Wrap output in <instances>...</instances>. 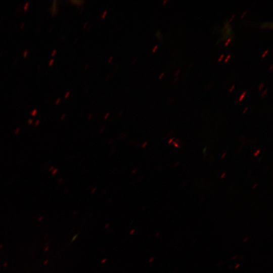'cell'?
Here are the masks:
<instances>
[{
    "mask_svg": "<svg viewBox=\"0 0 273 273\" xmlns=\"http://www.w3.org/2000/svg\"><path fill=\"white\" fill-rule=\"evenodd\" d=\"M19 130H20V129H19V128L17 129V130H16V131H15V133H16V134H18V132H19Z\"/></svg>",
    "mask_w": 273,
    "mask_h": 273,
    "instance_id": "33",
    "label": "cell"
},
{
    "mask_svg": "<svg viewBox=\"0 0 273 273\" xmlns=\"http://www.w3.org/2000/svg\"><path fill=\"white\" fill-rule=\"evenodd\" d=\"M32 121H33V120H32V119H29V120H28V123H29V124H31L32 123Z\"/></svg>",
    "mask_w": 273,
    "mask_h": 273,
    "instance_id": "31",
    "label": "cell"
},
{
    "mask_svg": "<svg viewBox=\"0 0 273 273\" xmlns=\"http://www.w3.org/2000/svg\"><path fill=\"white\" fill-rule=\"evenodd\" d=\"M234 16H235V14H234V15L232 16L230 20V21H231L232 20V19L234 18Z\"/></svg>",
    "mask_w": 273,
    "mask_h": 273,
    "instance_id": "37",
    "label": "cell"
},
{
    "mask_svg": "<svg viewBox=\"0 0 273 273\" xmlns=\"http://www.w3.org/2000/svg\"><path fill=\"white\" fill-rule=\"evenodd\" d=\"M153 259V258H151V260L150 261V262H151V261H152Z\"/></svg>",
    "mask_w": 273,
    "mask_h": 273,
    "instance_id": "52",
    "label": "cell"
},
{
    "mask_svg": "<svg viewBox=\"0 0 273 273\" xmlns=\"http://www.w3.org/2000/svg\"><path fill=\"white\" fill-rule=\"evenodd\" d=\"M96 190V188H94V189H93V190L91 191V193L92 194H93Z\"/></svg>",
    "mask_w": 273,
    "mask_h": 273,
    "instance_id": "28",
    "label": "cell"
},
{
    "mask_svg": "<svg viewBox=\"0 0 273 273\" xmlns=\"http://www.w3.org/2000/svg\"><path fill=\"white\" fill-rule=\"evenodd\" d=\"M230 57H231V55H229L227 56L226 58L224 60V62H226L229 60V59H230Z\"/></svg>",
    "mask_w": 273,
    "mask_h": 273,
    "instance_id": "19",
    "label": "cell"
},
{
    "mask_svg": "<svg viewBox=\"0 0 273 273\" xmlns=\"http://www.w3.org/2000/svg\"><path fill=\"white\" fill-rule=\"evenodd\" d=\"M248 239V237L246 238L243 240V242H246V241H247Z\"/></svg>",
    "mask_w": 273,
    "mask_h": 273,
    "instance_id": "40",
    "label": "cell"
},
{
    "mask_svg": "<svg viewBox=\"0 0 273 273\" xmlns=\"http://www.w3.org/2000/svg\"><path fill=\"white\" fill-rule=\"evenodd\" d=\"M248 107H246L244 110V111H243V114H244L245 113H246V112L247 111V110H248Z\"/></svg>",
    "mask_w": 273,
    "mask_h": 273,
    "instance_id": "27",
    "label": "cell"
},
{
    "mask_svg": "<svg viewBox=\"0 0 273 273\" xmlns=\"http://www.w3.org/2000/svg\"><path fill=\"white\" fill-rule=\"evenodd\" d=\"M173 145L176 148H179V145L177 144V143L176 142H173Z\"/></svg>",
    "mask_w": 273,
    "mask_h": 273,
    "instance_id": "13",
    "label": "cell"
},
{
    "mask_svg": "<svg viewBox=\"0 0 273 273\" xmlns=\"http://www.w3.org/2000/svg\"><path fill=\"white\" fill-rule=\"evenodd\" d=\"M56 52H57V51L56 50H54L52 52L51 56L52 57L54 56L56 54Z\"/></svg>",
    "mask_w": 273,
    "mask_h": 273,
    "instance_id": "16",
    "label": "cell"
},
{
    "mask_svg": "<svg viewBox=\"0 0 273 273\" xmlns=\"http://www.w3.org/2000/svg\"><path fill=\"white\" fill-rule=\"evenodd\" d=\"M225 173H223L222 175L221 176V178H222L224 176H225Z\"/></svg>",
    "mask_w": 273,
    "mask_h": 273,
    "instance_id": "38",
    "label": "cell"
},
{
    "mask_svg": "<svg viewBox=\"0 0 273 273\" xmlns=\"http://www.w3.org/2000/svg\"><path fill=\"white\" fill-rule=\"evenodd\" d=\"M179 72H180V70H178L175 72V75L176 76H177L178 75V74H179Z\"/></svg>",
    "mask_w": 273,
    "mask_h": 273,
    "instance_id": "25",
    "label": "cell"
},
{
    "mask_svg": "<svg viewBox=\"0 0 273 273\" xmlns=\"http://www.w3.org/2000/svg\"><path fill=\"white\" fill-rule=\"evenodd\" d=\"M92 114H89V115L88 116V117L87 118L88 120H90L91 118H92Z\"/></svg>",
    "mask_w": 273,
    "mask_h": 273,
    "instance_id": "32",
    "label": "cell"
},
{
    "mask_svg": "<svg viewBox=\"0 0 273 273\" xmlns=\"http://www.w3.org/2000/svg\"><path fill=\"white\" fill-rule=\"evenodd\" d=\"M260 150L259 149H258V150H257V151L254 153L253 156H255V157L257 156L258 155V154L260 153Z\"/></svg>",
    "mask_w": 273,
    "mask_h": 273,
    "instance_id": "7",
    "label": "cell"
},
{
    "mask_svg": "<svg viewBox=\"0 0 273 273\" xmlns=\"http://www.w3.org/2000/svg\"><path fill=\"white\" fill-rule=\"evenodd\" d=\"M232 38H233V37H231L229 38V39L227 40V41H226V42L224 44L225 46H228L229 44V43L231 42Z\"/></svg>",
    "mask_w": 273,
    "mask_h": 273,
    "instance_id": "2",
    "label": "cell"
},
{
    "mask_svg": "<svg viewBox=\"0 0 273 273\" xmlns=\"http://www.w3.org/2000/svg\"><path fill=\"white\" fill-rule=\"evenodd\" d=\"M65 116H66V114H63L61 117V120L64 119Z\"/></svg>",
    "mask_w": 273,
    "mask_h": 273,
    "instance_id": "23",
    "label": "cell"
},
{
    "mask_svg": "<svg viewBox=\"0 0 273 273\" xmlns=\"http://www.w3.org/2000/svg\"><path fill=\"white\" fill-rule=\"evenodd\" d=\"M177 77H176L175 79L174 80V82H175V81L177 80Z\"/></svg>",
    "mask_w": 273,
    "mask_h": 273,
    "instance_id": "42",
    "label": "cell"
},
{
    "mask_svg": "<svg viewBox=\"0 0 273 273\" xmlns=\"http://www.w3.org/2000/svg\"><path fill=\"white\" fill-rule=\"evenodd\" d=\"M173 140V139L172 138L170 139L169 140V141H168V144H170L172 142Z\"/></svg>",
    "mask_w": 273,
    "mask_h": 273,
    "instance_id": "26",
    "label": "cell"
},
{
    "mask_svg": "<svg viewBox=\"0 0 273 273\" xmlns=\"http://www.w3.org/2000/svg\"><path fill=\"white\" fill-rule=\"evenodd\" d=\"M273 65H271V67L269 68V70H271L272 68Z\"/></svg>",
    "mask_w": 273,
    "mask_h": 273,
    "instance_id": "45",
    "label": "cell"
},
{
    "mask_svg": "<svg viewBox=\"0 0 273 273\" xmlns=\"http://www.w3.org/2000/svg\"><path fill=\"white\" fill-rule=\"evenodd\" d=\"M164 73L162 72L161 73V74L159 75V78L161 79L162 77L164 76Z\"/></svg>",
    "mask_w": 273,
    "mask_h": 273,
    "instance_id": "21",
    "label": "cell"
},
{
    "mask_svg": "<svg viewBox=\"0 0 273 273\" xmlns=\"http://www.w3.org/2000/svg\"><path fill=\"white\" fill-rule=\"evenodd\" d=\"M240 266V264H237L235 266V268H236V269L238 268Z\"/></svg>",
    "mask_w": 273,
    "mask_h": 273,
    "instance_id": "35",
    "label": "cell"
},
{
    "mask_svg": "<svg viewBox=\"0 0 273 273\" xmlns=\"http://www.w3.org/2000/svg\"><path fill=\"white\" fill-rule=\"evenodd\" d=\"M267 91V88H266L263 92V93L261 94V96L262 98H263L264 95L266 94V92Z\"/></svg>",
    "mask_w": 273,
    "mask_h": 273,
    "instance_id": "4",
    "label": "cell"
},
{
    "mask_svg": "<svg viewBox=\"0 0 273 273\" xmlns=\"http://www.w3.org/2000/svg\"><path fill=\"white\" fill-rule=\"evenodd\" d=\"M54 62V59H51L49 62V66L52 65Z\"/></svg>",
    "mask_w": 273,
    "mask_h": 273,
    "instance_id": "10",
    "label": "cell"
},
{
    "mask_svg": "<svg viewBox=\"0 0 273 273\" xmlns=\"http://www.w3.org/2000/svg\"><path fill=\"white\" fill-rule=\"evenodd\" d=\"M24 24V23H23V24H22L21 26L20 27V28H21V29H22V28L23 27Z\"/></svg>",
    "mask_w": 273,
    "mask_h": 273,
    "instance_id": "44",
    "label": "cell"
},
{
    "mask_svg": "<svg viewBox=\"0 0 273 273\" xmlns=\"http://www.w3.org/2000/svg\"><path fill=\"white\" fill-rule=\"evenodd\" d=\"M246 13V11H245L243 13V14L242 15V16L241 17V18H243L244 16V15H245Z\"/></svg>",
    "mask_w": 273,
    "mask_h": 273,
    "instance_id": "39",
    "label": "cell"
},
{
    "mask_svg": "<svg viewBox=\"0 0 273 273\" xmlns=\"http://www.w3.org/2000/svg\"><path fill=\"white\" fill-rule=\"evenodd\" d=\"M70 94V93L69 92H67L64 96V98L65 99L67 98L69 96Z\"/></svg>",
    "mask_w": 273,
    "mask_h": 273,
    "instance_id": "12",
    "label": "cell"
},
{
    "mask_svg": "<svg viewBox=\"0 0 273 273\" xmlns=\"http://www.w3.org/2000/svg\"><path fill=\"white\" fill-rule=\"evenodd\" d=\"M147 144H148V142H144V143L142 144V148H145L146 146L147 145Z\"/></svg>",
    "mask_w": 273,
    "mask_h": 273,
    "instance_id": "14",
    "label": "cell"
},
{
    "mask_svg": "<svg viewBox=\"0 0 273 273\" xmlns=\"http://www.w3.org/2000/svg\"><path fill=\"white\" fill-rule=\"evenodd\" d=\"M235 87V85H233L231 88L229 89V92H232L234 88Z\"/></svg>",
    "mask_w": 273,
    "mask_h": 273,
    "instance_id": "24",
    "label": "cell"
},
{
    "mask_svg": "<svg viewBox=\"0 0 273 273\" xmlns=\"http://www.w3.org/2000/svg\"><path fill=\"white\" fill-rule=\"evenodd\" d=\"M57 171H58L57 169H55L54 170V171L53 172V174H55L57 172Z\"/></svg>",
    "mask_w": 273,
    "mask_h": 273,
    "instance_id": "30",
    "label": "cell"
},
{
    "mask_svg": "<svg viewBox=\"0 0 273 273\" xmlns=\"http://www.w3.org/2000/svg\"><path fill=\"white\" fill-rule=\"evenodd\" d=\"M39 120L36 121V122L35 123V125L36 126H37V125H38V124L39 123Z\"/></svg>",
    "mask_w": 273,
    "mask_h": 273,
    "instance_id": "36",
    "label": "cell"
},
{
    "mask_svg": "<svg viewBox=\"0 0 273 273\" xmlns=\"http://www.w3.org/2000/svg\"><path fill=\"white\" fill-rule=\"evenodd\" d=\"M206 148H205V149H204V150H203V153H204V152H205L206 151Z\"/></svg>",
    "mask_w": 273,
    "mask_h": 273,
    "instance_id": "46",
    "label": "cell"
},
{
    "mask_svg": "<svg viewBox=\"0 0 273 273\" xmlns=\"http://www.w3.org/2000/svg\"><path fill=\"white\" fill-rule=\"evenodd\" d=\"M157 48H158V46L157 45L154 46V47L153 48V49L152 50V53L155 52L157 50Z\"/></svg>",
    "mask_w": 273,
    "mask_h": 273,
    "instance_id": "8",
    "label": "cell"
},
{
    "mask_svg": "<svg viewBox=\"0 0 273 273\" xmlns=\"http://www.w3.org/2000/svg\"><path fill=\"white\" fill-rule=\"evenodd\" d=\"M109 114H110V113H109V112L107 113H106V115H105V116H104V119H107V118H108V116H109Z\"/></svg>",
    "mask_w": 273,
    "mask_h": 273,
    "instance_id": "20",
    "label": "cell"
},
{
    "mask_svg": "<svg viewBox=\"0 0 273 273\" xmlns=\"http://www.w3.org/2000/svg\"><path fill=\"white\" fill-rule=\"evenodd\" d=\"M86 24H87V23L86 22V23H85V25H84V27H83L84 28H85V25H86Z\"/></svg>",
    "mask_w": 273,
    "mask_h": 273,
    "instance_id": "49",
    "label": "cell"
},
{
    "mask_svg": "<svg viewBox=\"0 0 273 273\" xmlns=\"http://www.w3.org/2000/svg\"><path fill=\"white\" fill-rule=\"evenodd\" d=\"M107 13V11L106 10L105 11L103 12V15H102V18H104L106 16Z\"/></svg>",
    "mask_w": 273,
    "mask_h": 273,
    "instance_id": "15",
    "label": "cell"
},
{
    "mask_svg": "<svg viewBox=\"0 0 273 273\" xmlns=\"http://www.w3.org/2000/svg\"><path fill=\"white\" fill-rule=\"evenodd\" d=\"M264 84L263 83H261L258 86V90L260 91L262 88L264 87Z\"/></svg>",
    "mask_w": 273,
    "mask_h": 273,
    "instance_id": "3",
    "label": "cell"
},
{
    "mask_svg": "<svg viewBox=\"0 0 273 273\" xmlns=\"http://www.w3.org/2000/svg\"><path fill=\"white\" fill-rule=\"evenodd\" d=\"M246 91L244 92L239 97V102H241L242 100L243 99V98H244L245 97V95L246 94Z\"/></svg>",
    "mask_w": 273,
    "mask_h": 273,
    "instance_id": "1",
    "label": "cell"
},
{
    "mask_svg": "<svg viewBox=\"0 0 273 273\" xmlns=\"http://www.w3.org/2000/svg\"><path fill=\"white\" fill-rule=\"evenodd\" d=\"M224 57V54H222L220 57H219V58L218 59V62H220V61H221V60L222 59V58H223Z\"/></svg>",
    "mask_w": 273,
    "mask_h": 273,
    "instance_id": "18",
    "label": "cell"
},
{
    "mask_svg": "<svg viewBox=\"0 0 273 273\" xmlns=\"http://www.w3.org/2000/svg\"><path fill=\"white\" fill-rule=\"evenodd\" d=\"M136 171H137V169H133V170L131 172H132V173L134 174V173H135V172H136Z\"/></svg>",
    "mask_w": 273,
    "mask_h": 273,
    "instance_id": "29",
    "label": "cell"
},
{
    "mask_svg": "<svg viewBox=\"0 0 273 273\" xmlns=\"http://www.w3.org/2000/svg\"><path fill=\"white\" fill-rule=\"evenodd\" d=\"M166 2H167V0H165V1H163V4H165V3H166Z\"/></svg>",
    "mask_w": 273,
    "mask_h": 273,
    "instance_id": "41",
    "label": "cell"
},
{
    "mask_svg": "<svg viewBox=\"0 0 273 273\" xmlns=\"http://www.w3.org/2000/svg\"><path fill=\"white\" fill-rule=\"evenodd\" d=\"M27 54H28V51L27 50L24 51L23 54V57L26 58L27 56Z\"/></svg>",
    "mask_w": 273,
    "mask_h": 273,
    "instance_id": "5",
    "label": "cell"
},
{
    "mask_svg": "<svg viewBox=\"0 0 273 273\" xmlns=\"http://www.w3.org/2000/svg\"><path fill=\"white\" fill-rule=\"evenodd\" d=\"M60 101H61V99L60 98H58L57 99V100L56 101V102H55L56 105H58L60 103Z\"/></svg>",
    "mask_w": 273,
    "mask_h": 273,
    "instance_id": "17",
    "label": "cell"
},
{
    "mask_svg": "<svg viewBox=\"0 0 273 273\" xmlns=\"http://www.w3.org/2000/svg\"><path fill=\"white\" fill-rule=\"evenodd\" d=\"M53 168V166H52V168H50V171L52 170V169Z\"/></svg>",
    "mask_w": 273,
    "mask_h": 273,
    "instance_id": "50",
    "label": "cell"
},
{
    "mask_svg": "<svg viewBox=\"0 0 273 273\" xmlns=\"http://www.w3.org/2000/svg\"><path fill=\"white\" fill-rule=\"evenodd\" d=\"M112 59H113V56H111L110 57L109 59L108 60V63H110L111 62Z\"/></svg>",
    "mask_w": 273,
    "mask_h": 273,
    "instance_id": "22",
    "label": "cell"
},
{
    "mask_svg": "<svg viewBox=\"0 0 273 273\" xmlns=\"http://www.w3.org/2000/svg\"><path fill=\"white\" fill-rule=\"evenodd\" d=\"M257 184H255V185L254 186V187H252V189H254V188L256 187V186H257Z\"/></svg>",
    "mask_w": 273,
    "mask_h": 273,
    "instance_id": "43",
    "label": "cell"
},
{
    "mask_svg": "<svg viewBox=\"0 0 273 273\" xmlns=\"http://www.w3.org/2000/svg\"><path fill=\"white\" fill-rule=\"evenodd\" d=\"M226 155V153H224L223 155L221 156V159H223L224 157H225Z\"/></svg>",
    "mask_w": 273,
    "mask_h": 273,
    "instance_id": "34",
    "label": "cell"
},
{
    "mask_svg": "<svg viewBox=\"0 0 273 273\" xmlns=\"http://www.w3.org/2000/svg\"><path fill=\"white\" fill-rule=\"evenodd\" d=\"M269 51V50H266L264 53L263 54H262L261 57L262 58H264L265 57V56L266 55V54Z\"/></svg>",
    "mask_w": 273,
    "mask_h": 273,
    "instance_id": "9",
    "label": "cell"
},
{
    "mask_svg": "<svg viewBox=\"0 0 273 273\" xmlns=\"http://www.w3.org/2000/svg\"><path fill=\"white\" fill-rule=\"evenodd\" d=\"M36 113H37V110H36V109H34V110H33L32 111L31 114L32 116H35V115H36Z\"/></svg>",
    "mask_w": 273,
    "mask_h": 273,
    "instance_id": "6",
    "label": "cell"
},
{
    "mask_svg": "<svg viewBox=\"0 0 273 273\" xmlns=\"http://www.w3.org/2000/svg\"><path fill=\"white\" fill-rule=\"evenodd\" d=\"M28 3H26L24 7V11H27V8H28Z\"/></svg>",
    "mask_w": 273,
    "mask_h": 273,
    "instance_id": "11",
    "label": "cell"
},
{
    "mask_svg": "<svg viewBox=\"0 0 273 273\" xmlns=\"http://www.w3.org/2000/svg\"><path fill=\"white\" fill-rule=\"evenodd\" d=\"M236 257H237V256H234V257H233V259H235V258H236Z\"/></svg>",
    "mask_w": 273,
    "mask_h": 273,
    "instance_id": "51",
    "label": "cell"
},
{
    "mask_svg": "<svg viewBox=\"0 0 273 273\" xmlns=\"http://www.w3.org/2000/svg\"><path fill=\"white\" fill-rule=\"evenodd\" d=\"M105 261H106L105 259L104 260H103L102 261V263H103Z\"/></svg>",
    "mask_w": 273,
    "mask_h": 273,
    "instance_id": "47",
    "label": "cell"
},
{
    "mask_svg": "<svg viewBox=\"0 0 273 273\" xmlns=\"http://www.w3.org/2000/svg\"><path fill=\"white\" fill-rule=\"evenodd\" d=\"M134 232V230H132V231L130 232V234H132V233Z\"/></svg>",
    "mask_w": 273,
    "mask_h": 273,
    "instance_id": "48",
    "label": "cell"
}]
</instances>
